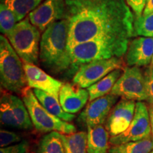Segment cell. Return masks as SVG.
<instances>
[{"instance_id":"6da1fadb","label":"cell","mask_w":153,"mask_h":153,"mask_svg":"<svg viewBox=\"0 0 153 153\" xmlns=\"http://www.w3.org/2000/svg\"><path fill=\"white\" fill-rule=\"evenodd\" d=\"M70 23L68 49L101 39L128 45L134 36V15L126 0H65Z\"/></svg>"},{"instance_id":"7a4b0ae2","label":"cell","mask_w":153,"mask_h":153,"mask_svg":"<svg viewBox=\"0 0 153 153\" xmlns=\"http://www.w3.org/2000/svg\"><path fill=\"white\" fill-rule=\"evenodd\" d=\"M70 23L63 19L52 23L43 31L40 43V60L50 73H76L68 49Z\"/></svg>"},{"instance_id":"3957f363","label":"cell","mask_w":153,"mask_h":153,"mask_svg":"<svg viewBox=\"0 0 153 153\" xmlns=\"http://www.w3.org/2000/svg\"><path fill=\"white\" fill-rule=\"evenodd\" d=\"M0 82L6 90L22 94L28 85L24 64L7 37L0 36Z\"/></svg>"},{"instance_id":"277c9868","label":"cell","mask_w":153,"mask_h":153,"mask_svg":"<svg viewBox=\"0 0 153 153\" xmlns=\"http://www.w3.org/2000/svg\"><path fill=\"white\" fill-rule=\"evenodd\" d=\"M41 30L26 17L17 23L7 38L24 63L38 65L40 60Z\"/></svg>"},{"instance_id":"5b68a950","label":"cell","mask_w":153,"mask_h":153,"mask_svg":"<svg viewBox=\"0 0 153 153\" xmlns=\"http://www.w3.org/2000/svg\"><path fill=\"white\" fill-rule=\"evenodd\" d=\"M128 45L106 40L95 39L74 45L70 50L72 64L76 72L82 65L92 61L121 57L126 55Z\"/></svg>"},{"instance_id":"8992f818","label":"cell","mask_w":153,"mask_h":153,"mask_svg":"<svg viewBox=\"0 0 153 153\" xmlns=\"http://www.w3.org/2000/svg\"><path fill=\"white\" fill-rule=\"evenodd\" d=\"M21 94L33 125L38 131L41 133L57 131L66 135L76 133L74 125L53 116L42 106L31 88L26 87Z\"/></svg>"},{"instance_id":"52a82bcc","label":"cell","mask_w":153,"mask_h":153,"mask_svg":"<svg viewBox=\"0 0 153 153\" xmlns=\"http://www.w3.org/2000/svg\"><path fill=\"white\" fill-rule=\"evenodd\" d=\"M0 120L2 125L14 128L30 130L33 127L24 101L6 91H1Z\"/></svg>"},{"instance_id":"ba28073f","label":"cell","mask_w":153,"mask_h":153,"mask_svg":"<svg viewBox=\"0 0 153 153\" xmlns=\"http://www.w3.org/2000/svg\"><path fill=\"white\" fill-rule=\"evenodd\" d=\"M110 94L128 100L147 101L148 94L144 73L139 67L126 68Z\"/></svg>"},{"instance_id":"9c48e42d","label":"cell","mask_w":153,"mask_h":153,"mask_svg":"<svg viewBox=\"0 0 153 153\" xmlns=\"http://www.w3.org/2000/svg\"><path fill=\"white\" fill-rule=\"evenodd\" d=\"M123 62L120 57L95 60L82 65L73 76L72 82L85 89L91 87L116 69H121Z\"/></svg>"},{"instance_id":"30bf717a","label":"cell","mask_w":153,"mask_h":153,"mask_svg":"<svg viewBox=\"0 0 153 153\" xmlns=\"http://www.w3.org/2000/svg\"><path fill=\"white\" fill-rule=\"evenodd\" d=\"M151 133L148 108L142 101H138L135 106V116L128 128L119 135L110 137L109 143L111 145H118L140 140L150 136Z\"/></svg>"},{"instance_id":"8fae6325","label":"cell","mask_w":153,"mask_h":153,"mask_svg":"<svg viewBox=\"0 0 153 153\" xmlns=\"http://www.w3.org/2000/svg\"><path fill=\"white\" fill-rule=\"evenodd\" d=\"M118 98V96L108 94L89 101L79 114L77 121L87 128L103 125L106 121L113 107L117 104Z\"/></svg>"},{"instance_id":"7c38bea8","label":"cell","mask_w":153,"mask_h":153,"mask_svg":"<svg viewBox=\"0 0 153 153\" xmlns=\"http://www.w3.org/2000/svg\"><path fill=\"white\" fill-rule=\"evenodd\" d=\"M65 0H45L28 14V18L32 24L44 31L52 23L65 19Z\"/></svg>"},{"instance_id":"4fadbf2b","label":"cell","mask_w":153,"mask_h":153,"mask_svg":"<svg viewBox=\"0 0 153 153\" xmlns=\"http://www.w3.org/2000/svg\"><path fill=\"white\" fill-rule=\"evenodd\" d=\"M135 101L122 99L111 111L106 121V128L111 137L123 133L128 128L135 116Z\"/></svg>"},{"instance_id":"5bb4252c","label":"cell","mask_w":153,"mask_h":153,"mask_svg":"<svg viewBox=\"0 0 153 153\" xmlns=\"http://www.w3.org/2000/svg\"><path fill=\"white\" fill-rule=\"evenodd\" d=\"M24 68L28 87L44 91L59 99L60 89L64 83L55 79L36 65L24 63Z\"/></svg>"},{"instance_id":"9a60e30c","label":"cell","mask_w":153,"mask_h":153,"mask_svg":"<svg viewBox=\"0 0 153 153\" xmlns=\"http://www.w3.org/2000/svg\"><path fill=\"white\" fill-rule=\"evenodd\" d=\"M153 38L139 36L130 41L126 53V62L129 67H145L152 63Z\"/></svg>"},{"instance_id":"2e32d148","label":"cell","mask_w":153,"mask_h":153,"mask_svg":"<svg viewBox=\"0 0 153 153\" xmlns=\"http://www.w3.org/2000/svg\"><path fill=\"white\" fill-rule=\"evenodd\" d=\"M59 101L65 111L74 114L89 101V94L87 89L76 84L64 83L59 94Z\"/></svg>"},{"instance_id":"e0dca14e","label":"cell","mask_w":153,"mask_h":153,"mask_svg":"<svg viewBox=\"0 0 153 153\" xmlns=\"http://www.w3.org/2000/svg\"><path fill=\"white\" fill-rule=\"evenodd\" d=\"M87 150L89 153H108L110 134L102 125L88 126Z\"/></svg>"},{"instance_id":"ac0fdd59","label":"cell","mask_w":153,"mask_h":153,"mask_svg":"<svg viewBox=\"0 0 153 153\" xmlns=\"http://www.w3.org/2000/svg\"><path fill=\"white\" fill-rule=\"evenodd\" d=\"M33 93L42 106L48 111L64 121L70 122L75 118V115L68 114L63 110L59 99L45 91L33 89Z\"/></svg>"},{"instance_id":"d6986e66","label":"cell","mask_w":153,"mask_h":153,"mask_svg":"<svg viewBox=\"0 0 153 153\" xmlns=\"http://www.w3.org/2000/svg\"><path fill=\"white\" fill-rule=\"evenodd\" d=\"M123 74L121 69H116L107 74L103 79L87 88L89 94V101H91L99 97L110 94L115 84Z\"/></svg>"},{"instance_id":"ffe728a7","label":"cell","mask_w":153,"mask_h":153,"mask_svg":"<svg viewBox=\"0 0 153 153\" xmlns=\"http://www.w3.org/2000/svg\"><path fill=\"white\" fill-rule=\"evenodd\" d=\"M153 150V135L140 140L110 147L108 153H150Z\"/></svg>"},{"instance_id":"44dd1931","label":"cell","mask_w":153,"mask_h":153,"mask_svg":"<svg viewBox=\"0 0 153 153\" xmlns=\"http://www.w3.org/2000/svg\"><path fill=\"white\" fill-rule=\"evenodd\" d=\"M65 153H89L87 150V133L80 131L72 134L60 133Z\"/></svg>"},{"instance_id":"7402d4cb","label":"cell","mask_w":153,"mask_h":153,"mask_svg":"<svg viewBox=\"0 0 153 153\" xmlns=\"http://www.w3.org/2000/svg\"><path fill=\"white\" fill-rule=\"evenodd\" d=\"M36 153H65L60 133L53 131L43 136L38 143Z\"/></svg>"},{"instance_id":"603a6c76","label":"cell","mask_w":153,"mask_h":153,"mask_svg":"<svg viewBox=\"0 0 153 153\" xmlns=\"http://www.w3.org/2000/svg\"><path fill=\"white\" fill-rule=\"evenodd\" d=\"M43 0H1L16 15L19 22L41 4Z\"/></svg>"},{"instance_id":"cb8c5ba5","label":"cell","mask_w":153,"mask_h":153,"mask_svg":"<svg viewBox=\"0 0 153 153\" xmlns=\"http://www.w3.org/2000/svg\"><path fill=\"white\" fill-rule=\"evenodd\" d=\"M134 36L153 38V12L135 19Z\"/></svg>"},{"instance_id":"d4e9b609","label":"cell","mask_w":153,"mask_h":153,"mask_svg":"<svg viewBox=\"0 0 153 153\" xmlns=\"http://www.w3.org/2000/svg\"><path fill=\"white\" fill-rule=\"evenodd\" d=\"M19 22L16 15L8 6L1 3L0 4V30L7 36Z\"/></svg>"},{"instance_id":"484cf974","label":"cell","mask_w":153,"mask_h":153,"mask_svg":"<svg viewBox=\"0 0 153 153\" xmlns=\"http://www.w3.org/2000/svg\"><path fill=\"white\" fill-rule=\"evenodd\" d=\"M22 141V137L15 132L1 129L0 131V147L9 146Z\"/></svg>"},{"instance_id":"4316f807","label":"cell","mask_w":153,"mask_h":153,"mask_svg":"<svg viewBox=\"0 0 153 153\" xmlns=\"http://www.w3.org/2000/svg\"><path fill=\"white\" fill-rule=\"evenodd\" d=\"M29 150V143L24 140L16 144L1 148L0 153H27Z\"/></svg>"},{"instance_id":"83f0119b","label":"cell","mask_w":153,"mask_h":153,"mask_svg":"<svg viewBox=\"0 0 153 153\" xmlns=\"http://www.w3.org/2000/svg\"><path fill=\"white\" fill-rule=\"evenodd\" d=\"M145 85H146L148 99L149 104L153 105V65L149 66L144 72Z\"/></svg>"},{"instance_id":"f1b7e54d","label":"cell","mask_w":153,"mask_h":153,"mask_svg":"<svg viewBox=\"0 0 153 153\" xmlns=\"http://www.w3.org/2000/svg\"><path fill=\"white\" fill-rule=\"evenodd\" d=\"M148 0H138V4H137V12L135 17H139L143 14V11L146 7Z\"/></svg>"},{"instance_id":"f546056e","label":"cell","mask_w":153,"mask_h":153,"mask_svg":"<svg viewBox=\"0 0 153 153\" xmlns=\"http://www.w3.org/2000/svg\"><path fill=\"white\" fill-rule=\"evenodd\" d=\"M128 4L131 7L135 15H136L137 12V4H138V0H126Z\"/></svg>"},{"instance_id":"4dcf8cb0","label":"cell","mask_w":153,"mask_h":153,"mask_svg":"<svg viewBox=\"0 0 153 153\" xmlns=\"http://www.w3.org/2000/svg\"><path fill=\"white\" fill-rule=\"evenodd\" d=\"M151 12H153V0H148L146 7L143 11V14L146 15Z\"/></svg>"},{"instance_id":"1f68e13d","label":"cell","mask_w":153,"mask_h":153,"mask_svg":"<svg viewBox=\"0 0 153 153\" xmlns=\"http://www.w3.org/2000/svg\"><path fill=\"white\" fill-rule=\"evenodd\" d=\"M149 111V116H150V126H151V131H152V134L153 135V105L151 104L148 108Z\"/></svg>"},{"instance_id":"d6a6232c","label":"cell","mask_w":153,"mask_h":153,"mask_svg":"<svg viewBox=\"0 0 153 153\" xmlns=\"http://www.w3.org/2000/svg\"><path fill=\"white\" fill-rule=\"evenodd\" d=\"M152 65H153V57H152Z\"/></svg>"},{"instance_id":"836d02e7","label":"cell","mask_w":153,"mask_h":153,"mask_svg":"<svg viewBox=\"0 0 153 153\" xmlns=\"http://www.w3.org/2000/svg\"><path fill=\"white\" fill-rule=\"evenodd\" d=\"M150 153H153V150H152V152H151Z\"/></svg>"},{"instance_id":"e575fe53","label":"cell","mask_w":153,"mask_h":153,"mask_svg":"<svg viewBox=\"0 0 153 153\" xmlns=\"http://www.w3.org/2000/svg\"><path fill=\"white\" fill-rule=\"evenodd\" d=\"M27 153H29V152H27Z\"/></svg>"}]
</instances>
